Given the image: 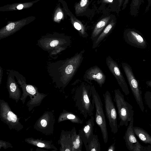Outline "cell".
<instances>
[{"label": "cell", "mask_w": 151, "mask_h": 151, "mask_svg": "<svg viewBox=\"0 0 151 151\" xmlns=\"http://www.w3.org/2000/svg\"><path fill=\"white\" fill-rule=\"evenodd\" d=\"M84 50L70 58L50 63L47 67L49 75L56 88H65L71 80L83 59Z\"/></svg>", "instance_id": "cell-1"}, {"label": "cell", "mask_w": 151, "mask_h": 151, "mask_svg": "<svg viewBox=\"0 0 151 151\" xmlns=\"http://www.w3.org/2000/svg\"><path fill=\"white\" fill-rule=\"evenodd\" d=\"M84 81L73 83L70 96L75 106L86 119L93 115L95 106L92 96V84Z\"/></svg>", "instance_id": "cell-2"}, {"label": "cell", "mask_w": 151, "mask_h": 151, "mask_svg": "<svg viewBox=\"0 0 151 151\" xmlns=\"http://www.w3.org/2000/svg\"><path fill=\"white\" fill-rule=\"evenodd\" d=\"M14 73L18 83L22 89L23 94L20 99L23 103H24L28 96L30 97V100L27 102V105L29 107L30 111L35 106L39 105L47 95L40 93L36 87L27 84L25 78L19 72L14 70Z\"/></svg>", "instance_id": "cell-3"}, {"label": "cell", "mask_w": 151, "mask_h": 151, "mask_svg": "<svg viewBox=\"0 0 151 151\" xmlns=\"http://www.w3.org/2000/svg\"><path fill=\"white\" fill-rule=\"evenodd\" d=\"M114 101L117 108L120 119L119 127H127L128 122L133 118L134 111L133 106L127 101L119 89L114 91Z\"/></svg>", "instance_id": "cell-4"}, {"label": "cell", "mask_w": 151, "mask_h": 151, "mask_svg": "<svg viewBox=\"0 0 151 151\" xmlns=\"http://www.w3.org/2000/svg\"><path fill=\"white\" fill-rule=\"evenodd\" d=\"M92 96L96 108L95 121L100 128L103 139L105 144L108 141V133L106 123L103 109V104L101 97L94 86H91Z\"/></svg>", "instance_id": "cell-5"}, {"label": "cell", "mask_w": 151, "mask_h": 151, "mask_svg": "<svg viewBox=\"0 0 151 151\" xmlns=\"http://www.w3.org/2000/svg\"><path fill=\"white\" fill-rule=\"evenodd\" d=\"M70 38L63 35L53 34L43 36L38 41L37 45L50 53L58 46L68 47L70 44Z\"/></svg>", "instance_id": "cell-6"}, {"label": "cell", "mask_w": 151, "mask_h": 151, "mask_svg": "<svg viewBox=\"0 0 151 151\" xmlns=\"http://www.w3.org/2000/svg\"><path fill=\"white\" fill-rule=\"evenodd\" d=\"M0 118L10 130L14 129L18 132L24 128L19 122V119L12 111L8 104L1 99L0 100Z\"/></svg>", "instance_id": "cell-7"}, {"label": "cell", "mask_w": 151, "mask_h": 151, "mask_svg": "<svg viewBox=\"0 0 151 151\" xmlns=\"http://www.w3.org/2000/svg\"><path fill=\"white\" fill-rule=\"evenodd\" d=\"M122 65L137 104L142 111L143 112L145 107L142 91L138 82L133 73L132 69L130 66L126 63H122Z\"/></svg>", "instance_id": "cell-8"}, {"label": "cell", "mask_w": 151, "mask_h": 151, "mask_svg": "<svg viewBox=\"0 0 151 151\" xmlns=\"http://www.w3.org/2000/svg\"><path fill=\"white\" fill-rule=\"evenodd\" d=\"M106 116L111 132L114 134L118 131L116 110L110 92L107 90L103 94Z\"/></svg>", "instance_id": "cell-9"}, {"label": "cell", "mask_w": 151, "mask_h": 151, "mask_svg": "<svg viewBox=\"0 0 151 151\" xmlns=\"http://www.w3.org/2000/svg\"><path fill=\"white\" fill-rule=\"evenodd\" d=\"M55 117L50 111L45 112L39 118L34 125V128L45 134H52L54 130Z\"/></svg>", "instance_id": "cell-10"}, {"label": "cell", "mask_w": 151, "mask_h": 151, "mask_svg": "<svg viewBox=\"0 0 151 151\" xmlns=\"http://www.w3.org/2000/svg\"><path fill=\"white\" fill-rule=\"evenodd\" d=\"M106 63L109 70L115 77L123 92L126 95H128L130 91L117 63L109 56L106 57Z\"/></svg>", "instance_id": "cell-11"}, {"label": "cell", "mask_w": 151, "mask_h": 151, "mask_svg": "<svg viewBox=\"0 0 151 151\" xmlns=\"http://www.w3.org/2000/svg\"><path fill=\"white\" fill-rule=\"evenodd\" d=\"M124 37L126 42L132 46L143 49L147 47V42L142 34L135 29L125 30Z\"/></svg>", "instance_id": "cell-12"}, {"label": "cell", "mask_w": 151, "mask_h": 151, "mask_svg": "<svg viewBox=\"0 0 151 151\" xmlns=\"http://www.w3.org/2000/svg\"><path fill=\"white\" fill-rule=\"evenodd\" d=\"M134 118L127 126L123 138L127 149L131 151H145V147L142 146L137 139L133 131Z\"/></svg>", "instance_id": "cell-13"}, {"label": "cell", "mask_w": 151, "mask_h": 151, "mask_svg": "<svg viewBox=\"0 0 151 151\" xmlns=\"http://www.w3.org/2000/svg\"><path fill=\"white\" fill-rule=\"evenodd\" d=\"M106 76L98 66H94L87 70L83 76L84 81L92 84L91 81L94 80L101 87L105 82Z\"/></svg>", "instance_id": "cell-14"}, {"label": "cell", "mask_w": 151, "mask_h": 151, "mask_svg": "<svg viewBox=\"0 0 151 151\" xmlns=\"http://www.w3.org/2000/svg\"><path fill=\"white\" fill-rule=\"evenodd\" d=\"M8 74L6 82V88L9 93V97L14 100L17 103L21 98V92L16 81L14 70H7Z\"/></svg>", "instance_id": "cell-15"}, {"label": "cell", "mask_w": 151, "mask_h": 151, "mask_svg": "<svg viewBox=\"0 0 151 151\" xmlns=\"http://www.w3.org/2000/svg\"><path fill=\"white\" fill-rule=\"evenodd\" d=\"M93 116L90 117L78 131V134L83 141L85 147L87 146L89 138L93 134L94 118Z\"/></svg>", "instance_id": "cell-16"}, {"label": "cell", "mask_w": 151, "mask_h": 151, "mask_svg": "<svg viewBox=\"0 0 151 151\" xmlns=\"http://www.w3.org/2000/svg\"><path fill=\"white\" fill-rule=\"evenodd\" d=\"M59 144L61 145L60 151H72V132L70 131L62 130L58 141Z\"/></svg>", "instance_id": "cell-17"}, {"label": "cell", "mask_w": 151, "mask_h": 151, "mask_svg": "<svg viewBox=\"0 0 151 151\" xmlns=\"http://www.w3.org/2000/svg\"><path fill=\"white\" fill-rule=\"evenodd\" d=\"M25 141L32 145L46 149H53L57 150V148L52 143V141H47L41 139L29 138L25 139Z\"/></svg>", "instance_id": "cell-18"}, {"label": "cell", "mask_w": 151, "mask_h": 151, "mask_svg": "<svg viewBox=\"0 0 151 151\" xmlns=\"http://www.w3.org/2000/svg\"><path fill=\"white\" fill-rule=\"evenodd\" d=\"M66 120H69L72 123L78 124H82L83 123V121L75 114L64 110L60 115L58 122H60Z\"/></svg>", "instance_id": "cell-19"}, {"label": "cell", "mask_w": 151, "mask_h": 151, "mask_svg": "<svg viewBox=\"0 0 151 151\" xmlns=\"http://www.w3.org/2000/svg\"><path fill=\"white\" fill-rule=\"evenodd\" d=\"M133 129L135 135L142 142L151 145V136L146 131L136 126H133Z\"/></svg>", "instance_id": "cell-20"}, {"label": "cell", "mask_w": 151, "mask_h": 151, "mask_svg": "<svg viewBox=\"0 0 151 151\" xmlns=\"http://www.w3.org/2000/svg\"><path fill=\"white\" fill-rule=\"evenodd\" d=\"M72 132V151H82L83 142L80 135L77 133L75 127L71 130Z\"/></svg>", "instance_id": "cell-21"}, {"label": "cell", "mask_w": 151, "mask_h": 151, "mask_svg": "<svg viewBox=\"0 0 151 151\" xmlns=\"http://www.w3.org/2000/svg\"><path fill=\"white\" fill-rule=\"evenodd\" d=\"M110 19V16L105 17L97 23L91 34V38L92 40H94L95 38L99 34L108 23Z\"/></svg>", "instance_id": "cell-22"}, {"label": "cell", "mask_w": 151, "mask_h": 151, "mask_svg": "<svg viewBox=\"0 0 151 151\" xmlns=\"http://www.w3.org/2000/svg\"><path fill=\"white\" fill-rule=\"evenodd\" d=\"M86 151H100L101 145L98 135L93 134L89 138L86 146Z\"/></svg>", "instance_id": "cell-23"}, {"label": "cell", "mask_w": 151, "mask_h": 151, "mask_svg": "<svg viewBox=\"0 0 151 151\" xmlns=\"http://www.w3.org/2000/svg\"><path fill=\"white\" fill-rule=\"evenodd\" d=\"M115 23L113 20H112L106 27L102 32L99 35L97 39L95 40L92 45V48H96L101 41L109 34L115 24Z\"/></svg>", "instance_id": "cell-24"}, {"label": "cell", "mask_w": 151, "mask_h": 151, "mask_svg": "<svg viewBox=\"0 0 151 151\" xmlns=\"http://www.w3.org/2000/svg\"><path fill=\"white\" fill-rule=\"evenodd\" d=\"M70 17L72 23L74 27L78 30L83 37H87V34L85 31L84 27L81 22L72 14L70 15Z\"/></svg>", "instance_id": "cell-25"}, {"label": "cell", "mask_w": 151, "mask_h": 151, "mask_svg": "<svg viewBox=\"0 0 151 151\" xmlns=\"http://www.w3.org/2000/svg\"><path fill=\"white\" fill-rule=\"evenodd\" d=\"M144 0H132L130 4V14L134 17L137 16L139 12L140 6L144 2Z\"/></svg>", "instance_id": "cell-26"}, {"label": "cell", "mask_w": 151, "mask_h": 151, "mask_svg": "<svg viewBox=\"0 0 151 151\" xmlns=\"http://www.w3.org/2000/svg\"><path fill=\"white\" fill-rule=\"evenodd\" d=\"M89 4V0H81L75 6L76 14H78L85 11Z\"/></svg>", "instance_id": "cell-27"}, {"label": "cell", "mask_w": 151, "mask_h": 151, "mask_svg": "<svg viewBox=\"0 0 151 151\" xmlns=\"http://www.w3.org/2000/svg\"><path fill=\"white\" fill-rule=\"evenodd\" d=\"M144 98L146 104L151 110V92L146 91L144 94Z\"/></svg>", "instance_id": "cell-28"}, {"label": "cell", "mask_w": 151, "mask_h": 151, "mask_svg": "<svg viewBox=\"0 0 151 151\" xmlns=\"http://www.w3.org/2000/svg\"><path fill=\"white\" fill-rule=\"evenodd\" d=\"M67 47L63 46H58L55 47L49 53L50 56L55 55L62 51L65 50Z\"/></svg>", "instance_id": "cell-29"}, {"label": "cell", "mask_w": 151, "mask_h": 151, "mask_svg": "<svg viewBox=\"0 0 151 151\" xmlns=\"http://www.w3.org/2000/svg\"><path fill=\"white\" fill-rule=\"evenodd\" d=\"M147 4L145 10V13H147L151 6V0H147Z\"/></svg>", "instance_id": "cell-30"}, {"label": "cell", "mask_w": 151, "mask_h": 151, "mask_svg": "<svg viewBox=\"0 0 151 151\" xmlns=\"http://www.w3.org/2000/svg\"><path fill=\"white\" fill-rule=\"evenodd\" d=\"M115 150V144L113 143L108 148L107 151H114Z\"/></svg>", "instance_id": "cell-31"}, {"label": "cell", "mask_w": 151, "mask_h": 151, "mask_svg": "<svg viewBox=\"0 0 151 151\" xmlns=\"http://www.w3.org/2000/svg\"><path fill=\"white\" fill-rule=\"evenodd\" d=\"M129 0H124L122 4V9H124L126 7L127 4L129 3Z\"/></svg>", "instance_id": "cell-32"}, {"label": "cell", "mask_w": 151, "mask_h": 151, "mask_svg": "<svg viewBox=\"0 0 151 151\" xmlns=\"http://www.w3.org/2000/svg\"><path fill=\"white\" fill-rule=\"evenodd\" d=\"M0 84H1L3 76V70L1 66L0 67Z\"/></svg>", "instance_id": "cell-33"}, {"label": "cell", "mask_w": 151, "mask_h": 151, "mask_svg": "<svg viewBox=\"0 0 151 151\" xmlns=\"http://www.w3.org/2000/svg\"><path fill=\"white\" fill-rule=\"evenodd\" d=\"M151 151V145H148L147 147H145V151Z\"/></svg>", "instance_id": "cell-34"}, {"label": "cell", "mask_w": 151, "mask_h": 151, "mask_svg": "<svg viewBox=\"0 0 151 151\" xmlns=\"http://www.w3.org/2000/svg\"><path fill=\"white\" fill-rule=\"evenodd\" d=\"M63 16L62 13L61 12H59L57 14V17L58 19H60L62 18Z\"/></svg>", "instance_id": "cell-35"}, {"label": "cell", "mask_w": 151, "mask_h": 151, "mask_svg": "<svg viewBox=\"0 0 151 151\" xmlns=\"http://www.w3.org/2000/svg\"><path fill=\"white\" fill-rule=\"evenodd\" d=\"M146 83L148 86L151 88V80L146 81Z\"/></svg>", "instance_id": "cell-36"}, {"label": "cell", "mask_w": 151, "mask_h": 151, "mask_svg": "<svg viewBox=\"0 0 151 151\" xmlns=\"http://www.w3.org/2000/svg\"><path fill=\"white\" fill-rule=\"evenodd\" d=\"M23 5L22 4H19V5H18L17 6V9H18L20 10V9H22L23 8Z\"/></svg>", "instance_id": "cell-37"}, {"label": "cell", "mask_w": 151, "mask_h": 151, "mask_svg": "<svg viewBox=\"0 0 151 151\" xmlns=\"http://www.w3.org/2000/svg\"><path fill=\"white\" fill-rule=\"evenodd\" d=\"M123 0H118L119 3V7H120L122 5Z\"/></svg>", "instance_id": "cell-38"}, {"label": "cell", "mask_w": 151, "mask_h": 151, "mask_svg": "<svg viewBox=\"0 0 151 151\" xmlns=\"http://www.w3.org/2000/svg\"><path fill=\"white\" fill-rule=\"evenodd\" d=\"M103 2L107 3H111L113 2V0H103Z\"/></svg>", "instance_id": "cell-39"}, {"label": "cell", "mask_w": 151, "mask_h": 151, "mask_svg": "<svg viewBox=\"0 0 151 151\" xmlns=\"http://www.w3.org/2000/svg\"><path fill=\"white\" fill-rule=\"evenodd\" d=\"M150 126L151 128V119L150 123Z\"/></svg>", "instance_id": "cell-40"}]
</instances>
